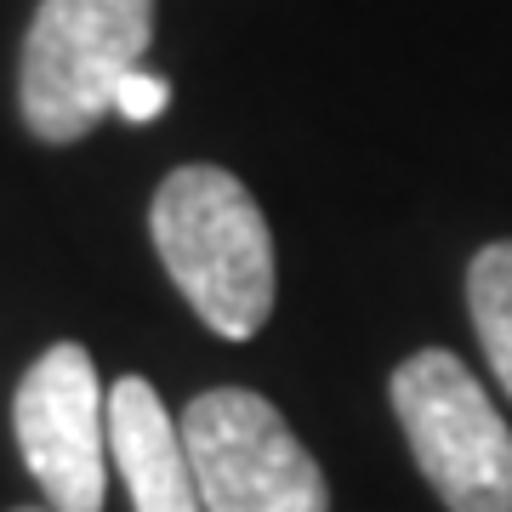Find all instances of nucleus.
I'll list each match as a JSON object with an SVG mask.
<instances>
[{
  "mask_svg": "<svg viewBox=\"0 0 512 512\" xmlns=\"http://www.w3.org/2000/svg\"><path fill=\"white\" fill-rule=\"evenodd\" d=\"M148 234L188 308L228 342L274 313V234L251 188L222 165H177L148 205Z\"/></svg>",
  "mask_w": 512,
  "mask_h": 512,
  "instance_id": "f257e3e1",
  "label": "nucleus"
},
{
  "mask_svg": "<svg viewBox=\"0 0 512 512\" xmlns=\"http://www.w3.org/2000/svg\"><path fill=\"white\" fill-rule=\"evenodd\" d=\"M154 0H40L23 35L18 103L40 143H80L114 114V92L143 69Z\"/></svg>",
  "mask_w": 512,
  "mask_h": 512,
  "instance_id": "f03ea898",
  "label": "nucleus"
},
{
  "mask_svg": "<svg viewBox=\"0 0 512 512\" xmlns=\"http://www.w3.org/2000/svg\"><path fill=\"white\" fill-rule=\"evenodd\" d=\"M399 416L421 478L450 512H512V427L456 353L421 348L393 370Z\"/></svg>",
  "mask_w": 512,
  "mask_h": 512,
  "instance_id": "7ed1b4c3",
  "label": "nucleus"
},
{
  "mask_svg": "<svg viewBox=\"0 0 512 512\" xmlns=\"http://www.w3.org/2000/svg\"><path fill=\"white\" fill-rule=\"evenodd\" d=\"M177 427L205 512H330L313 450L262 393L211 387Z\"/></svg>",
  "mask_w": 512,
  "mask_h": 512,
  "instance_id": "20e7f679",
  "label": "nucleus"
},
{
  "mask_svg": "<svg viewBox=\"0 0 512 512\" xmlns=\"http://www.w3.org/2000/svg\"><path fill=\"white\" fill-rule=\"evenodd\" d=\"M23 467L35 473L52 512H103L109 495V393L92 353L57 342L29 365L12 399Z\"/></svg>",
  "mask_w": 512,
  "mask_h": 512,
  "instance_id": "39448f33",
  "label": "nucleus"
},
{
  "mask_svg": "<svg viewBox=\"0 0 512 512\" xmlns=\"http://www.w3.org/2000/svg\"><path fill=\"white\" fill-rule=\"evenodd\" d=\"M109 461L120 467L137 512H205L183 427L143 376H120L109 387Z\"/></svg>",
  "mask_w": 512,
  "mask_h": 512,
  "instance_id": "423d86ee",
  "label": "nucleus"
},
{
  "mask_svg": "<svg viewBox=\"0 0 512 512\" xmlns=\"http://www.w3.org/2000/svg\"><path fill=\"white\" fill-rule=\"evenodd\" d=\"M467 313H473V330L484 342L495 382L512 399V239H495V245H484L473 256V268H467Z\"/></svg>",
  "mask_w": 512,
  "mask_h": 512,
  "instance_id": "0eeeda50",
  "label": "nucleus"
},
{
  "mask_svg": "<svg viewBox=\"0 0 512 512\" xmlns=\"http://www.w3.org/2000/svg\"><path fill=\"white\" fill-rule=\"evenodd\" d=\"M165 103H171V86H165L160 74H148V69L126 74V80H120V92H114V114H120V120H131V126L160 120Z\"/></svg>",
  "mask_w": 512,
  "mask_h": 512,
  "instance_id": "6e6552de",
  "label": "nucleus"
},
{
  "mask_svg": "<svg viewBox=\"0 0 512 512\" xmlns=\"http://www.w3.org/2000/svg\"><path fill=\"white\" fill-rule=\"evenodd\" d=\"M18 512H40V507H18Z\"/></svg>",
  "mask_w": 512,
  "mask_h": 512,
  "instance_id": "1a4fd4ad",
  "label": "nucleus"
}]
</instances>
